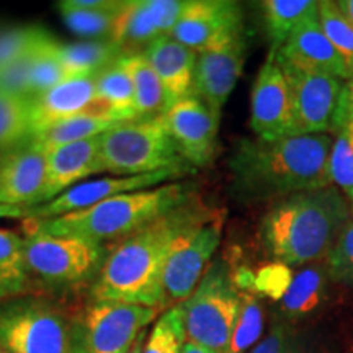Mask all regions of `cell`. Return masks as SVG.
I'll use <instances>...</instances> for the list:
<instances>
[{
	"instance_id": "74e56055",
	"label": "cell",
	"mask_w": 353,
	"mask_h": 353,
	"mask_svg": "<svg viewBox=\"0 0 353 353\" xmlns=\"http://www.w3.org/2000/svg\"><path fill=\"white\" fill-rule=\"evenodd\" d=\"M325 262L329 267L330 280L353 286V219L348 221L342 229L332 250L325 257Z\"/></svg>"
},
{
	"instance_id": "ffe728a7",
	"label": "cell",
	"mask_w": 353,
	"mask_h": 353,
	"mask_svg": "<svg viewBox=\"0 0 353 353\" xmlns=\"http://www.w3.org/2000/svg\"><path fill=\"white\" fill-rule=\"evenodd\" d=\"M99 138L63 145L46 154V185H44L41 205L63 195L74 185L82 183L87 176L103 174Z\"/></svg>"
},
{
	"instance_id": "8d00e7d4",
	"label": "cell",
	"mask_w": 353,
	"mask_h": 353,
	"mask_svg": "<svg viewBox=\"0 0 353 353\" xmlns=\"http://www.w3.org/2000/svg\"><path fill=\"white\" fill-rule=\"evenodd\" d=\"M249 353H314V348L306 334L291 322L280 321Z\"/></svg>"
},
{
	"instance_id": "ba28073f",
	"label": "cell",
	"mask_w": 353,
	"mask_h": 353,
	"mask_svg": "<svg viewBox=\"0 0 353 353\" xmlns=\"http://www.w3.org/2000/svg\"><path fill=\"white\" fill-rule=\"evenodd\" d=\"M242 293L234 283L232 268L224 259L213 260L192 296L180 303L187 341L224 353L231 342Z\"/></svg>"
},
{
	"instance_id": "484cf974",
	"label": "cell",
	"mask_w": 353,
	"mask_h": 353,
	"mask_svg": "<svg viewBox=\"0 0 353 353\" xmlns=\"http://www.w3.org/2000/svg\"><path fill=\"white\" fill-rule=\"evenodd\" d=\"M95 107L117 121L136 120L134 87L120 61L97 74Z\"/></svg>"
},
{
	"instance_id": "836d02e7",
	"label": "cell",
	"mask_w": 353,
	"mask_h": 353,
	"mask_svg": "<svg viewBox=\"0 0 353 353\" xmlns=\"http://www.w3.org/2000/svg\"><path fill=\"white\" fill-rule=\"evenodd\" d=\"M187 332H185L183 311L180 304L162 312L148 334L143 353H182Z\"/></svg>"
},
{
	"instance_id": "f6af8a7d",
	"label": "cell",
	"mask_w": 353,
	"mask_h": 353,
	"mask_svg": "<svg viewBox=\"0 0 353 353\" xmlns=\"http://www.w3.org/2000/svg\"><path fill=\"white\" fill-rule=\"evenodd\" d=\"M148 334H149V330L144 329L143 332H141L139 337H138V341L134 342V345H132L130 350H128V353H143L144 352L145 339H148Z\"/></svg>"
},
{
	"instance_id": "f546056e",
	"label": "cell",
	"mask_w": 353,
	"mask_h": 353,
	"mask_svg": "<svg viewBox=\"0 0 353 353\" xmlns=\"http://www.w3.org/2000/svg\"><path fill=\"white\" fill-rule=\"evenodd\" d=\"M26 293H34V288L26 270L23 236L0 229V301Z\"/></svg>"
},
{
	"instance_id": "1f68e13d",
	"label": "cell",
	"mask_w": 353,
	"mask_h": 353,
	"mask_svg": "<svg viewBox=\"0 0 353 353\" xmlns=\"http://www.w3.org/2000/svg\"><path fill=\"white\" fill-rule=\"evenodd\" d=\"M57 39L44 33L32 52V97L44 94L65 81L63 65L57 57Z\"/></svg>"
},
{
	"instance_id": "f35d334b",
	"label": "cell",
	"mask_w": 353,
	"mask_h": 353,
	"mask_svg": "<svg viewBox=\"0 0 353 353\" xmlns=\"http://www.w3.org/2000/svg\"><path fill=\"white\" fill-rule=\"evenodd\" d=\"M46 30L39 26H19L6 33H0V69L15 63L28 54L39 41Z\"/></svg>"
},
{
	"instance_id": "2e32d148",
	"label": "cell",
	"mask_w": 353,
	"mask_h": 353,
	"mask_svg": "<svg viewBox=\"0 0 353 353\" xmlns=\"http://www.w3.org/2000/svg\"><path fill=\"white\" fill-rule=\"evenodd\" d=\"M245 52V34L198 52L192 95L221 114L244 70Z\"/></svg>"
},
{
	"instance_id": "7dc6e473",
	"label": "cell",
	"mask_w": 353,
	"mask_h": 353,
	"mask_svg": "<svg viewBox=\"0 0 353 353\" xmlns=\"http://www.w3.org/2000/svg\"><path fill=\"white\" fill-rule=\"evenodd\" d=\"M337 6L345 13V17L353 23V0H339Z\"/></svg>"
},
{
	"instance_id": "30bf717a",
	"label": "cell",
	"mask_w": 353,
	"mask_h": 353,
	"mask_svg": "<svg viewBox=\"0 0 353 353\" xmlns=\"http://www.w3.org/2000/svg\"><path fill=\"white\" fill-rule=\"evenodd\" d=\"M224 219L226 211L211 208L208 214L180 234L162 275L164 309L192 296L221 244Z\"/></svg>"
},
{
	"instance_id": "f1b7e54d",
	"label": "cell",
	"mask_w": 353,
	"mask_h": 353,
	"mask_svg": "<svg viewBox=\"0 0 353 353\" xmlns=\"http://www.w3.org/2000/svg\"><path fill=\"white\" fill-rule=\"evenodd\" d=\"M118 123L120 121L113 120L107 114L88 112L69 118V120L56 123V125L33 134L30 141L48 154L57 148H63V145L99 138V136L112 130Z\"/></svg>"
},
{
	"instance_id": "7a4b0ae2",
	"label": "cell",
	"mask_w": 353,
	"mask_h": 353,
	"mask_svg": "<svg viewBox=\"0 0 353 353\" xmlns=\"http://www.w3.org/2000/svg\"><path fill=\"white\" fill-rule=\"evenodd\" d=\"M211 211L200 195L190 198L128 239L108 247V254L87 298L164 309V275L167 259L176 239Z\"/></svg>"
},
{
	"instance_id": "52a82bcc",
	"label": "cell",
	"mask_w": 353,
	"mask_h": 353,
	"mask_svg": "<svg viewBox=\"0 0 353 353\" xmlns=\"http://www.w3.org/2000/svg\"><path fill=\"white\" fill-rule=\"evenodd\" d=\"M101 169L131 176L164 169L195 170L179 152L161 118L120 121L99 138Z\"/></svg>"
},
{
	"instance_id": "4fadbf2b",
	"label": "cell",
	"mask_w": 353,
	"mask_h": 353,
	"mask_svg": "<svg viewBox=\"0 0 353 353\" xmlns=\"http://www.w3.org/2000/svg\"><path fill=\"white\" fill-rule=\"evenodd\" d=\"M244 34V15L231 0H187L170 38L195 52L231 41Z\"/></svg>"
},
{
	"instance_id": "60d3db41",
	"label": "cell",
	"mask_w": 353,
	"mask_h": 353,
	"mask_svg": "<svg viewBox=\"0 0 353 353\" xmlns=\"http://www.w3.org/2000/svg\"><path fill=\"white\" fill-rule=\"evenodd\" d=\"M291 280H293V275H291L290 267L273 262L255 273V294H263V296H270L280 301L288 290Z\"/></svg>"
},
{
	"instance_id": "7bdbcfd3",
	"label": "cell",
	"mask_w": 353,
	"mask_h": 353,
	"mask_svg": "<svg viewBox=\"0 0 353 353\" xmlns=\"http://www.w3.org/2000/svg\"><path fill=\"white\" fill-rule=\"evenodd\" d=\"M353 125V74L350 79L343 82L341 97H339L337 112L332 123V134H337L342 130Z\"/></svg>"
},
{
	"instance_id": "b9f144b4",
	"label": "cell",
	"mask_w": 353,
	"mask_h": 353,
	"mask_svg": "<svg viewBox=\"0 0 353 353\" xmlns=\"http://www.w3.org/2000/svg\"><path fill=\"white\" fill-rule=\"evenodd\" d=\"M152 19L162 38H170L187 6V0H149Z\"/></svg>"
},
{
	"instance_id": "44dd1931",
	"label": "cell",
	"mask_w": 353,
	"mask_h": 353,
	"mask_svg": "<svg viewBox=\"0 0 353 353\" xmlns=\"http://www.w3.org/2000/svg\"><path fill=\"white\" fill-rule=\"evenodd\" d=\"M144 56L161 79L169 108L193 94L198 52L172 38H161Z\"/></svg>"
},
{
	"instance_id": "277c9868",
	"label": "cell",
	"mask_w": 353,
	"mask_h": 353,
	"mask_svg": "<svg viewBox=\"0 0 353 353\" xmlns=\"http://www.w3.org/2000/svg\"><path fill=\"white\" fill-rule=\"evenodd\" d=\"M196 193L193 183L172 182L108 198L90 208L59 218L23 219L21 223L52 236L81 237L99 245L112 247L179 208Z\"/></svg>"
},
{
	"instance_id": "8992f818",
	"label": "cell",
	"mask_w": 353,
	"mask_h": 353,
	"mask_svg": "<svg viewBox=\"0 0 353 353\" xmlns=\"http://www.w3.org/2000/svg\"><path fill=\"white\" fill-rule=\"evenodd\" d=\"M0 345L12 353H76L72 312L43 293L0 301Z\"/></svg>"
},
{
	"instance_id": "9a60e30c",
	"label": "cell",
	"mask_w": 353,
	"mask_h": 353,
	"mask_svg": "<svg viewBox=\"0 0 353 353\" xmlns=\"http://www.w3.org/2000/svg\"><path fill=\"white\" fill-rule=\"evenodd\" d=\"M291 126L290 87L275 57L260 68L250 95V128L259 139L288 138Z\"/></svg>"
},
{
	"instance_id": "7c38bea8",
	"label": "cell",
	"mask_w": 353,
	"mask_h": 353,
	"mask_svg": "<svg viewBox=\"0 0 353 353\" xmlns=\"http://www.w3.org/2000/svg\"><path fill=\"white\" fill-rule=\"evenodd\" d=\"M190 174H195V170L164 169L143 175L101 176V179L97 180H85V182L74 185L72 188H69L63 195L56 196L54 200L30 208L26 219L59 218V216L90 208V206L99 205V203L108 200V198L176 182L179 179L188 176Z\"/></svg>"
},
{
	"instance_id": "4316f807",
	"label": "cell",
	"mask_w": 353,
	"mask_h": 353,
	"mask_svg": "<svg viewBox=\"0 0 353 353\" xmlns=\"http://www.w3.org/2000/svg\"><path fill=\"white\" fill-rule=\"evenodd\" d=\"M57 57L65 79L90 77L123 59L121 51L110 39L63 44L57 43Z\"/></svg>"
},
{
	"instance_id": "ac0fdd59",
	"label": "cell",
	"mask_w": 353,
	"mask_h": 353,
	"mask_svg": "<svg viewBox=\"0 0 353 353\" xmlns=\"http://www.w3.org/2000/svg\"><path fill=\"white\" fill-rule=\"evenodd\" d=\"M275 61L280 65L309 74H324L342 81L350 79V72L343 57L322 32L319 17L306 21L288 38Z\"/></svg>"
},
{
	"instance_id": "bcb514c9",
	"label": "cell",
	"mask_w": 353,
	"mask_h": 353,
	"mask_svg": "<svg viewBox=\"0 0 353 353\" xmlns=\"http://www.w3.org/2000/svg\"><path fill=\"white\" fill-rule=\"evenodd\" d=\"M182 353H216V352L210 350V348L201 347V345H196V343L187 341V342H185V345H183Z\"/></svg>"
},
{
	"instance_id": "83f0119b",
	"label": "cell",
	"mask_w": 353,
	"mask_h": 353,
	"mask_svg": "<svg viewBox=\"0 0 353 353\" xmlns=\"http://www.w3.org/2000/svg\"><path fill=\"white\" fill-rule=\"evenodd\" d=\"M123 68L130 74L134 87L136 120H152L164 117L169 110L164 87L156 70L144 54L128 56L120 59Z\"/></svg>"
},
{
	"instance_id": "603a6c76",
	"label": "cell",
	"mask_w": 353,
	"mask_h": 353,
	"mask_svg": "<svg viewBox=\"0 0 353 353\" xmlns=\"http://www.w3.org/2000/svg\"><path fill=\"white\" fill-rule=\"evenodd\" d=\"M161 38L149 0H132L120 12L108 39L121 51L123 57H128L144 54Z\"/></svg>"
},
{
	"instance_id": "5bb4252c",
	"label": "cell",
	"mask_w": 353,
	"mask_h": 353,
	"mask_svg": "<svg viewBox=\"0 0 353 353\" xmlns=\"http://www.w3.org/2000/svg\"><path fill=\"white\" fill-rule=\"evenodd\" d=\"M221 114L195 95L172 105L162 117L179 152L193 169L210 165L218 149Z\"/></svg>"
},
{
	"instance_id": "f907efd6",
	"label": "cell",
	"mask_w": 353,
	"mask_h": 353,
	"mask_svg": "<svg viewBox=\"0 0 353 353\" xmlns=\"http://www.w3.org/2000/svg\"><path fill=\"white\" fill-rule=\"evenodd\" d=\"M352 211H353V203H352Z\"/></svg>"
},
{
	"instance_id": "3957f363",
	"label": "cell",
	"mask_w": 353,
	"mask_h": 353,
	"mask_svg": "<svg viewBox=\"0 0 353 353\" xmlns=\"http://www.w3.org/2000/svg\"><path fill=\"white\" fill-rule=\"evenodd\" d=\"M352 205L337 187L296 193L272 203L259 226L265 255L286 267H304L327 257L352 219Z\"/></svg>"
},
{
	"instance_id": "d6a6232c",
	"label": "cell",
	"mask_w": 353,
	"mask_h": 353,
	"mask_svg": "<svg viewBox=\"0 0 353 353\" xmlns=\"http://www.w3.org/2000/svg\"><path fill=\"white\" fill-rule=\"evenodd\" d=\"M263 332V307L259 294L242 293V303L231 342L224 353H247L260 342Z\"/></svg>"
},
{
	"instance_id": "5b68a950",
	"label": "cell",
	"mask_w": 353,
	"mask_h": 353,
	"mask_svg": "<svg viewBox=\"0 0 353 353\" xmlns=\"http://www.w3.org/2000/svg\"><path fill=\"white\" fill-rule=\"evenodd\" d=\"M26 270L34 293L65 294L90 290L108 247L81 237L52 236L21 223Z\"/></svg>"
},
{
	"instance_id": "4dcf8cb0",
	"label": "cell",
	"mask_w": 353,
	"mask_h": 353,
	"mask_svg": "<svg viewBox=\"0 0 353 353\" xmlns=\"http://www.w3.org/2000/svg\"><path fill=\"white\" fill-rule=\"evenodd\" d=\"M32 97L0 94V156L30 141Z\"/></svg>"
},
{
	"instance_id": "9c48e42d",
	"label": "cell",
	"mask_w": 353,
	"mask_h": 353,
	"mask_svg": "<svg viewBox=\"0 0 353 353\" xmlns=\"http://www.w3.org/2000/svg\"><path fill=\"white\" fill-rule=\"evenodd\" d=\"M159 312L157 307L87 298L72 312L76 353H128Z\"/></svg>"
},
{
	"instance_id": "c3c4849f",
	"label": "cell",
	"mask_w": 353,
	"mask_h": 353,
	"mask_svg": "<svg viewBox=\"0 0 353 353\" xmlns=\"http://www.w3.org/2000/svg\"><path fill=\"white\" fill-rule=\"evenodd\" d=\"M0 353H12V352H8L6 347H2V345H0Z\"/></svg>"
},
{
	"instance_id": "ee69618b",
	"label": "cell",
	"mask_w": 353,
	"mask_h": 353,
	"mask_svg": "<svg viewBox=\"0 0 353 353\" xmlns=\"http://www.w3.org/2000/svg\"><path fill=\"white\" fill-rule=\"evenodd\" d=\"M30 208L25 206H12V205H2L0 203V219H26Z\"/></svg>"
},
{
	"instance_id": "7402d4cb",
	"label": "cell",
	"mask_w": 353,
	"mask_h": 353,
	"mask_svg": "<svg viewBox=\"0 0 353 353\" xmlns=\"http://www.w3.org/2000/svg\"><path fill=\"white\" fill-rule=\"evenodd\" d=\"M329 281L332 280L325 259L304 265L294 273L288 290L280 299V312L285 321L291 322L312 314L325 301Z\"/></svg>"
},
{
	"instance_id": "ab89813d",
	"label": "cell",
	"mask_w": 353,
	"mask_h": 353,
	"mask_svg": "<svg viewBox=\"0 0 353 353\" xmlns=\"http://www.w3.org/2000/svg\"><path fill=\"white\" fill-rule=\"evenodd\" d=\"M32 52L0 69V94L32 97Z\"/></svg>"
},
{
	"instance_id": "cb8c5ba5",
	"label": "cell",
	"mask_w": 353,
	"mask_h": 353,
	"mask_svg": "<svg viewBox=\"0 0 353 353\" xmlns=\"http://www.w3.org/2000/svg\"><path fill=\"white\" fill-rule=\"evenodd\" d=\"M126 2L114 0H63L57 3L65 26L83 38H110Z\"/></svg>"
},
{
	"instance_id": "d590c367",
	"label": "cell",
	"mask_w": 353,
	"mask_h": 353,
	"mask_svg": "<svg viewBox=\"0 0 353 353\" xmlns=\"http://www.w3.org/2000/svg\"><path fill=\"white\" fill-rule=\"evenodd\" d=\"M330 180L353 203V131L345 128L335 134L329 157Z\"/></svg>"
},
{
	"instance_id": "6da1fadb",
	"label": "cell",
	"mask_w": 353,
	"mask_h": 353,
	"mask_svg": "<svg viewBox=\"0 0 353 353\" xmlns=\"http://www.w3.org/2000/svg\"><path fill=\"white\" fill-rule=\"evenodd\" d=\"M332 144L329 134L241 139L228 161L231 195L242 205H255L332 187L329 170Z\"/></svg>"
},
{
	"instance_id": "d6986e66",
	"label": "cell",
	"mask_w": 353,
	"mask_h": 353,
	"mask_svg": "<svg viewBox=\"0 0 353 353\" xmlns=\"http://www.w3.org/2000/svg\"><path fill=\"white\" fill-rule=\"evenodd\" d=\"M95 81L97 76L65 79L44 94L32 97L33 134L77 114L99 113L95 107Z\"/></svg>"
},
{
	"instance_id": "d4e9b609",
	"label": "cell",
	"mask_w": 353,
	"mask_h": 353,
	"mask_svg": "<svg viewBox=\"0 0 353 353\" xmlns=\"http://www.w3.org/2000/svg\"><path fill=\"white\" fill-rule=\"evenodd\" d=\"M265 28L270 39L268 57H275L299 26L319 17L316 0H265L262 2Z\"/></svg>"
},
{
	"instance_id": "8fae6325",
	"label": "cell",
	"mask_w": 353,
	"mask_h": 353,
	"mask_svg": "<svg viewBox=\"0 0 353 353\" xmlns=\"http://www.w3.org/2000/svg\"><path fill=\"white\" fill-rule=\"evenodd\" d=\"M278 64V63H276ZM280 65V64H278ZM283 70L291 97L290 136L327 134L332 131L342 79L309 74L280 65Z\"/></svg>"
},
{
	"instance_id": "e575fe53",
	"label": "cell",
	"mask_w": 353,
	"mask_h": 353,
	"mask_svg": "<svg viewBox=\"0 0 353 353\" xmlns=\"http://www.w3.org/2000/svg\"><path fill=\"white\" fill-rule=\"evenodd\" d=\"M319 23L322 32L345 61L350 77L353 74V23L339 8L335 0H321Z\"/></svg>"
},
{
	"instance_id": "e0dca14e",
	"label": "cell",
	"mask_w": 353,
	"mask_h": 353,
	"mask_svg": "<svg viewBox=\"0 0 353 353\" xmlns=\"http://www.w3.org/2000/svg\"><path fill=\"white\" fill-rule=\"evenodd\" d=\"M48 156L32 141L0 156V203L12 206L41 205Z\"/></svg>"
},
{
	"instance_id": "681fc988",
	"label": "cell",
	"mask_w": 353,
	"mask_h": 353,
	"mask_svg": "<svg viewBox=\"0 0 353 353\" xmlns=\"http://www.w3.org/2000/svg\"><path fill=\"white\" fill-rule=\"evenodd\" d=\"M348 128H350V130H352V131H353V125H352V126H348Z\"/></svg>"
}]
</instances>
